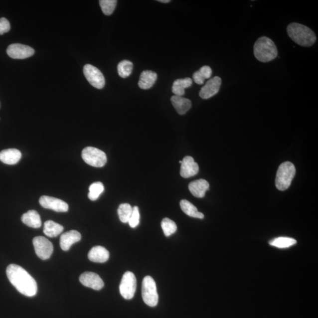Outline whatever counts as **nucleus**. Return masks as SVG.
I'll return each mask as SVG.
<instances>
[{
    "mask_svg": "<svg viewBox=\"0 0 318 318\" xmlns=\"http://www.w3.org/2000/svg\"><path fill=\"white\" fill-rule=\"evenodd\" d=\"M8 280L19 293L26 297H32L37 293V285L34 279L24 269L11 264L6 270Z\"/></svg>",
    "mask_w": 318,
    "mask_h": 318,
    "instance_id": "nucleus-1",
    "label": "nucleus"
},
{
    "mask_svg": "<svg viewBox=\"0 0 318 318\" xmlns=\"http://www.w3.org/2000/svg\"><path fill=\"white\" fill-rule=\"evenodd\" d=\"M287 32L292 40L301 46H312L317 40L316 35L311 29L297 22L289 25Z\"/></svg>",
    "mask_w": 318,
    "mask_h": 318,
    "instance_id": "nucleus-2",
    "label": "nucleus"
},
{
    "mask_svg": "<svg viewBox=\"0 0 318 318\" xmlns=\"http://www.w3.org/2000/svg\"><path fill=\"white\" fill-rule=\"evenodd\" d=\"M255 56L263 63L269 62L278 56V49L274 42L267 37H261L254 45Z\"/></svg>",
    "mask_w": 318,
    "mask_h": 318,
    "instance_id": "nucleus-3",
    "label": "nucleus"
},
{
    "mask_svg": "<svg viewBox=\"0 0 318 318\" xmlns=\"http://www.w3.org/2000/svg\"><path fill=\"white\" fill-rule=\"evenodd\" d=\"M296 174V168L291 162L286 161L279 167L276 176L275 184L278 190H286L291 186Z\"/></svg>",
    "mask_w": 318,
    "mask_h": 318,
    "instance_id": "nucleus-4",
    "label": "nucleus"
},
{
    "mask_svg": "<svg viewBox=\"0 0 318 318\" xmlns=\"http://www.w3.org/2000/svg\"><path fill=\"white\" fill-rule=\"evenodd\" d=\"M142 294L143 300L148 306L155 307L159 301L157 284L150 276L145 277L142 282Z\"/></svg>",
    "mask_w": 318,
    "mask_h": 318,
    "instance_id": "nucleus-5",
    "label": "nucleus"
},
{
    "mask_svg": "<svg viewBox=\"0 0 318 318\" xmlns=\"http://www.w3.org/2000/svg\"><path fill=\"white\" fill-rule=\"evenodd\" d=\"M83 160L92 166L102 167L107 163L106 155L100 149L93 147H87L82 151Z\"/></svg>",
    "mask_w": 318,
    "mask_h": 318,
    "instance_id": "nucleus-6",
    "label": "nucleus"
},
{
    "mask_svg": "<svg viewBox=\"0 0 318 318\" xmlns=\"http://www.w3.org/2000/svg\"><path fill=\"white\" fill-rule=\"evenodd\" d=\"M137 287V281L135 275L132 272H126L123 275L121 285L120 293L125 300H131L134 295Z\"/></svg>",
    "mask_w": 318,
    "mask_h": 318,
    "instance_id": "nucleus-7",
    "label": "nucleus"
},
{
    "mask_svg": "<svg viewBox=\"0 0 318 318\" xmlns=\"http://www.w3.org/2000/svg\"><path fill=\"white\" fill-rule=\"evenodd\" d=\"M35 254L42 260L49 259L53 252L52 243L43 236H37L32 241Z\"/></svg>",
    "mask_w": 318,
    "mask_h": 318,
    "instance_id": "nucleus-8",
    "label": "nucleus"
},
{
    "mask_svg": "<svg viewBox=\"0 0 318 318\" xmlns=\"http://www.w3.org/2000/svg\"><path fill=\"white\" fill-rule=\"evenodd\" d=\"M83 72L87 81L95 88L102 89L105 86V77L101 71L96 67L91 64H86L84 66Z\"/></svg>",
    "mask_w": 318,
    "mask_h": 318,
    "instance_id": "nucleus-9",
    "label": "nucleus"
},
{
    "mask_svg": "<svg viewBox=\"0 0 318 318\" xmlns=\"http://www.w3.org/2000/svg\"><path fill=\"white\" fill-rule=\"evenodd\" d=\"M33 48L28 45L21 44H12L6 49V53L14 59H25L33 56Z\"/></svg>",
    "mask_w": 318,
    "mask_h": 318,
    "instance_id": "nucleus-10",
    "label": "nucleus"
},
{
    "mask_svg": "<svg viewBox=\"0 0 318 318\" xmlns=\"http://www.w3.org/2000/svg\"><path fill=\"white\" fill-rule=\"evenodd\" d=\"M39 203L44 208L53 210L57 212H66L69 210V205L66 202L56 197L43 196L40 198Z\"/></svg>",
    "mask_w": 318,
    "mask_h": 318,
    "instance_id": "nucleus-11",
    "label": "nucleus"
},
{
    "mask_svg": "<svg viewBox=\"0 0 318 318\" xmlns=\"http://www.w3.org/2000/svg\"><path fill=\"white\" fill-rule=\"evenodd\" d=\"M221 84L222 79L219 77H214L202 87L199 92L200 97L203 99H208L216 95L219 92Z\"/></svg>",
    "mask_w": 318,
    "mask_h": 318,
    "instance_id": "nucleus-12",
    "label": "nucleus"
},
{
    "mask_svg": "<svg viewBox=\"0 0 318 318\" xmlns=\"http://www.w3.org/2000/svg\"><path fill=\"white\" fill-rule=\"evenodd\" d=\"M79 280L84 286L92 288L94 290L99 291L104 287V282L102 278L94 272H84L80 275Z\"/></svg>",
    "mask_w": 318,
    "mask_h": 318,
    "instance_id": "nucleus-13",
    "label": "nucleus"
},
{
    "mask_svg": "<svg viewBox=\"0 0 318 318\" xmlns=\"http://www.w3.org/2000/svg\"><path fill=\"white\" fill-rule=\"evenodd\" d=\"M199 165L191 157L183 158L181 163L180 173L183 178H189L195 176L199 172Z\"/></svg>",
    "mask_w": 318,
    "mask_h": 318,
    "instance_id": "nucleus-14",
    "label": "nucleus"
},
{
    "mask_svg": "<svg viewBox=\"0 0 318 318\" xmlns=\"http://www.w3.org/2000/svg\"><path fill=\"white\" fill-rule=\"evenodd\" d=\"M82 238L80 233L75 230L64 233L61 236L60 245L64 251H69L71 246L80 241Z\"/></svg>",
    "mask_w": 318,
    "mask_h": 318,
    "instance_id": "nucleus-15",
    "label": "nucleus"
},
{
    "mask_svg": "<svg viewBox=\"0 0 318 318\" xmlns=\"http://www.w3.org/2000/svg\"><path fill=\"white\" fill-rule=\"evenodd\" d=\"M189 190L194 197L202 198L205 196L207 190H209V184L204 179L194 180L189 184Z\"/></svg>",
    "mask_w": 318,
    "mask_h": 318,
    "instance_id": "nucleus-16",
    "label": "nucleus"
},
{
    "mask_svg": "<svg viewBox=\"0 0 318 318\" xmlns=\"http://www.w3.org/2000/svg\"><path fill=\"white\" fill-rule=\"evenodd\" d=\"M21 156L20 151L18 149H5L0 152V161L6 164H15L20 160Z\"/></svg>",
    "mask_w": 318,
    "mask_h": 318,
    "instance_id": "nucleus-17",
    "label": "nucleus"
},
{
    "mask_svg": "<svg viewBox=\"0 0 318 318\" xmlns=\"http://www.w3.org/2000/svg\"><path fill=\"white\" fill-rule=\"evenodd\" d=\"M109 252L105 248L97 246L90 250L88 258L90 261L95 263H105L108 261Z\"/></svg>",
    "mask_w": 318,
    "mask_h": 318,
    "instance_id": "nucleus-18",
    "label": "nucleus"
},
{
    "mask_svg": "<svg viewBox=\"0 0 318 318\" xmlns=\"http://www.w3.org/2000/svg\"><path fill=\"white\" fill-rule=\"evenodd\" d=\"M171 102L178 114L183 115L189 111L191 107L189 99L183 96H173L171 97Z\"/></svg>",
    "mask_w": 318,
    "mask_h": 318,
    "instance_id": "nucleus-19",
    "label": "nucleus"
},
{
    "mask_svg": "<svg viewBox=\"0 0 318 318\" xmlns=\"http://www.w3.org/2000/svg\"><path fill=\"white\" fill-rule=\"evenodd\" d=\"M158 78L157 74L151 70H145L141 74L139 86L141 89L148 90L154 85Z\"/></svg>",
    "mask_w": 318,
    "mask_h": 318,
    "instance_id": "nucleus-20",
    "label": "nucleus"
},
{
    "mask_svg": "<svg viewBox=\"0 0 318 318\" xmlns=\"http://www.w3.org/2000/svg\"><path fill=\"white\" fill-rule=\"evenodd\" d=\"M21 220L25 225L32 228H39L41 226V220L40 215L37 211L31 210L22 215Z\"/></svg>",
    "mask_w": 318,
    "mask_h": 318,
    "instance_id": "nucleus-21",
    "label": "nucleus"
},
{
    "mask_svg": "<svg viewBox=\"0 0 318 318\" xmlns=\"http://www.w3.org/2000/svg\"><path fill=\"white\" fill-rule=\"evenodd\" d=\"M193 81L189 77L177 79L174 81L172 86V92L175 96H183L185 93V89L189 88L192 85Z\"/></svg>",
    "mask_w": 318,
    "mask_h": 318,
    "instance_id": "nucleus-22",
    "label": "nucleus"
},
{
    "mask_svg": "<svg viewBox=\"0 0 318 318\" xmlns=\"http://www.w3.org/2000/svg\"><path fill=\"white\" fill-rule=\"evenodd\" d=\"M63 226L52 220H47L44 223L43 232L45 235L50 238L57 237L63 232Z\"/></svg>",
    "mask_w": 318,
    "mask_h": 318,
    "instance_id": "nucleus-23",
    "label": "nucleus"
},
{
    "mask_svg": "<svg viewBox=\"0 0 318 318\" xmlns=\"http://www.w3.org/2000/svg\"><path fill=\"white\" fill-rule=\"evenodd\" d=\"M180 206L183 212L187 216L194 217V218L203 219L204 215L202 213L198 212L197 209L193 204L187 200L180 201Z\"/></svg>",
    "mask_w": 318,
    "mask_h": 318,
    "instance_id": "nucleus-24",
    "label": "nucleus"
},
{
    "mask_svg": "<svg viewBox=\"0 0 318 318\" xmlns=\"http://www.w3.org/2000/svg\"><path fill=\"white\" fill-rule=\"evenodd\" d=\"M297 242L296 240L294 239L280 237V238L272 240L271 241L269 242V244L279 248H287L296 244Z\"/></svg>",
    "mask_w": 318,
    "mask_h": 318,
    "instance_id": "nucleus-25",
    "label": "nucleus"
},
{
    "mask_svg": "<svg viewBox=\"0 0 318 318\" xmlns=\"http://www.w3.org/2000/svg\"><path fill=\"white\" fill-rule=\"evenodd\" d=\"M133 210V207L128 203H123L119 206L118 213L120 220L123 223L129 222Z\"/></svg>",
    "mask_w": 318,
    "mask_h": 318,
    "instance_id": "nucleus-26",
    "label": "nucleus"
},
{
    "mask_svg": "<svg viewBox=\"0 0 318 318\" xmlns=\"http://www.w3.org/2000/svg\"><path fill=\"white\" fill-rule=\"evenodd\" d=\"M105 190L104 185L100 181H97L90 185L89 187V199L92 201H95L99 197Z\"/></svg>",
    "mask_w": 318,
    "mask_h": 318,
    "instance_id": "nucleus-27",
    "label": "nucleus"
},
{
    "mask_svg": "<svg viewBox=\"0 0 318 318\" xmlns=\"http://www.w3.org/2000/svg\"><path fill=\"white\" fill-rule=\"evenodd\" d=\"M134 64L131 61L125 60L120 62L118 66L119 75L122 78L129 77L132 72Z\"/></svg>",
    "mask_w": 318,
    "mask_h": 318,
    "instance_id": "nucleus-28",
    "label": "nucleus"
},
{
    "mask_svg": "<svg viewBox=\"0 0 318 318\" xmlns=\"http://www.w3.org/2000/svg\"><path fill=\"white\" fill-rule=\"evenodd\" d=\"M161 226L164 234L168 237L173 234L177 230V225L173 220L168 218H164L162 220Z\"/></svg>",
    "mask_w": 318,
    "mask_h": 318,
    "instance_id": "nucleus-29",
    "label": "nucleus"
},
{
    "mask_svg": "<svg viewBox=\"0 0 318 318\" xmlns=\"http://www.w3.org/2000/svg\"><path fill=\"white\" fill-rule=\"evenodd\" d=\"M118 1L116 0H100L99 4L104 14L110 15L114 12Z\"/></svg>",
    "mask_w": 318,
    "mask_h": 318,
    "instance_id": "nucleus-30",
    "label": "nucleus"
},
{
    "mask_svg": "<svg viewBox=\"0 0 318 318\" xmlns=\"http://www.w3.org/2000/svg\"><path fill=\"white\" fill-rule=\"evenodd\" d=\"M128 223L132 228H136L140 223V213L138 206L133 207L132 215Z\"/></svg>",
    "mask_w": 318,
    "mask_h": 318,
    "instance_id": "nucleus-31",
    "label": "nucleus"
},
{
    "mask_svg": "<svg viewBox=\"0 0 318 318\" xmlns=\"http://www.w3.org/2000/svg\"><path fill=\"white\" fill-rule=\"evenodd\" d=\"M10 30V24L7 19L2 17L0 18V35H2Z\"/></svg>",
    "mask_w": 318,
    "mask_h": 318,
    "instance_id": "nucleus-32",
    "label": "nucleus"
},
{
    "mask_svg": "<svg viewBox=\"0 0 318 318\" xmlns=\"http://www.w3.org/2000/svg\"><path fill=\"white\" fill-rule=\"evenodd\" d=\"M199 71L204 79H208L212 76V70L208 66H204L201 67Z\"/></svg>",
    "mask_w": 318,
    "mask_h": 318,
    "instance_id": "nucleus-33",
    "label": "nucleus"
},
{
    "mask_svg": "<svg viewBox=\"0 0 318 318\" xmlns=\"http://www.w3.org/2000/svg\"><path fill=\"white\" fill-rule=\"evenodd\" d=\"M193 79L194 82L196 84H200V85H201V84H203L204 83V80H205L202 76V74H200L199 71H197L196 72H194L193 74Z\"/></svg>",
    "mask_w": 318,
    "mask_h": 318,
    "instance_id": "nucleus-34",
    "label": "nucleus"
},
{
    "mask_svg": "<svg viewBox=\"0 0 318 318\" xmlns=\"http://www.w3.org/2000/svg\"><path fill=\"white\" fill-rule=\"evenodd\" d=\"M158 1L163 3H167L170 2V0H158Z\"/></svg>",
    "mask_w": 318,
    "mask_h": 318,
    "instance_id": "nucleus-35",
    "label": "nucleus"
},
{
    "mask_svg": "<svg viewBox=\"0 0 318 318\" xmlns=\"http://www.w3.org/2000/svg\"><path fill=\"white\" fill-rule=\"evenodd\" d=\"M181 162H182V160H180V161H179V163H180V164L181 163Z\"/></svg>",
    "mask_w": 318,
    "mask_h": 318,
    "instance_id": "nucleus-36",
    "label": "nucleus"
}]
</instances>
